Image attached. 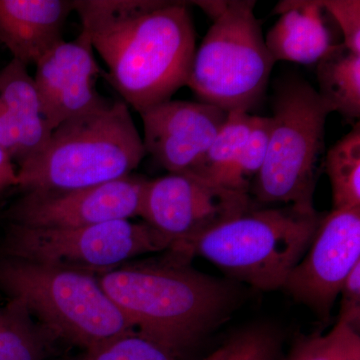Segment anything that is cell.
<instances>
[{"mask_svg":"<svg viewBox=\"0 0 360 360\" xmlns=\"http://www.w3.org/2000/svg\"><path fill=\"white\" fill-rule=\"evenodd\" d=\"M79 360H84V359H79Z\"/></svg>","mask_w":360,"mask_h":360,"instance_id":"31","label":"cell"},{"mask_svg":"<svg viewBox=\"0 0 360 360\" xmlns=\"http://www.w3.org/2000/svg\"><path fill=\"white\" fill-rule=\"evenodd\" d=\"M0 101L20 131V165L41 151L52 134L42 115L34 80L25 63L13 58L0 70Z\"/></svg>","mask_w":360,"mask_h":360,"instance_id":"16","label":"cell"},{"mask_svg":"<svg viewBox=\"0 0 360 360\" xmlns=\"http://www.w3.org/2000/svg\"><path fill=\"white\" fill-rule=\"evenodd\" d=\"M274 129L264 167L250 187L262 205L295 206L316 212L314 194L331 110L309 82L296 75L281 78L272 96Z\"/></svg>","mask_w":360,"mask_h":360,"instance_id":"6","label":"cell"},{"mask_svg":"<svg viewBox=\"0 0 360 360\" xmlns=\"http://www.w3.org/2000/svg\"><path fill=\"white\" fill-rule=\"evenodd\" d=\"M250 194L231 191L191 174H169L148 180L141 214L179 257L193 241L214 227L252 208Z\"/></svg>","mask_w":360,"mask_h":360,"instance_id":"9","label":"cell"},{"mask_svg":"<svg viewBox=\"0 0 360 360\" xmlns=\"http://www.w3.org/2000/svg\"><path fill=\"white\" fill-rule=\"evenodd\" d=\"M321 220L316 212L295 206L252 207L206 232L175 258L188 262L201 257L257 290H279L309 250Z\"/></svg>","mask_w":360,"mask_h":360,"instance_id":"4","label":"cell"},{"mask_svg":"<svg viewBox=\"0 0 360 360\" xmlns=\"http://www.w3.org/2000/svg\"><path fill=\"white\" fill-rule=\"evenodd\" d=\"M338 319L359 329L360 321V264L352 269L342 284Z\"/></svg>","mask_w":360,"mask_h":360,"instance_id":"25","label":"cell"},{"mask_svg":"<svg viewBox=\"0 0 360 360\" xmlns=\"http://www.w3.org/2000/svg\"><path fill=\"white\" fill-rule=\"evenodd\" d=\"M73 11L105 77L134 110L170 101L186 86L196 33L189 2L170 0H75Z\"/></svg>","mask_w":360,"mask_h":360,"instance_id":"1","label":"cell"},{"mask_svg":"<svg viewBox=\"0 0 360 360\" xmlns=\"http://www.w3.org/2000/svg\"><path fill=\"white\" fill-rule=\"evenodd\" d=\"M0 290L52 333L86 350L135 328L86 272L6 257Z\"/></svg>","mask_w":360,"mask_h":360,"instance_id":"5","label":"cell"},{"mask_svg":"<svg viewBox=\"0 0 360 360\" xmlns=\"http://www.w3.org/2000/svg\"><path fill=\"white\" fill-rule=\"evenodd\" d=\"M1 326H2V309H0V335H1Z\"/></svg>","mask_w":360,"mask_h":360,"instance_id":"30","label":"cell"},{"mask_svg":"<svg viewBox=\"0 0 360 360\" xmlns=\"http://www.w3.org/2000/svg\"><path fill=\"white\" fill-rule=\"evenodd\" d=\"M139 115L146 155L169 174L191 172L229 117V112L212 104L172 99Z\"/></svg>","mask_w":360,"mask_h":360,"instance_id":"12","label":"cell"},{"mask_svg":"<svg viewBox=\"0 0 360 360\" xmlns=\"http://www.w3.org/2000/svg\"><path fill=\"white\" fill-rule=\"evenodd\" d=\"M148 179L135 175L72 191H26L9 210L13 224L75 229L139 217Z\"/></svg>","mask_w":360,"mask_h":360,"instance_id":"11","label":"cell"},{"mask_svg":"<svg viewBox=\"0 0 360 360\" xmlns=\"http://www.w3.org/2000/svg\"><path fill=\"white\" fill-rule=\"evenodd\" d=\"M251 116L241 110L229 112L224 127L187 174L222 186L225 175L236 162L250 134Z\"/></svg>","mask_w":360,"mask_h":360,"instance_id":"19","label":"cell"},{"mask_svg":"<svg viewBox=\"0 0 360 360\" xmlns=\"http://www.w3.org/2000/svg\"><path fill=\"white\" fill-rule=\"evenodd\" d=\"M0 149L4 151L14 165H20L22 149L20 131L4 104L0 101Z\"/></svg>","mask_w":360,"mask_h":360,"instance_id":"26","label":"cell"},{"mask_svg":"<svg viewBox=\"0 0 360 360\" xmlns=\"http://www.w3.org/2000/svg\"><path fill=\"white\" fill-rule=\"evenodd\" d=\"M68 0H0V44L13 58L37 65L61 41L68 16Z\"/></svg>","mask_w":360,"mask_h":360,"instance_id":"15","label":"cell"},{"mask_svg":"<svg viewBox=\"0 0 360 360\" xmlns=\"http://www.w3.org/2000/svg\"><path fill=\"white\" fill-rule=\"evenodd\" d=\"M84 360H177L158 341L134 331L123 333L86 350Z\"/></svg>","mask_w":360,"mask_h":360,"instance_id":"22","label":"cell"},{"mask_svg":"<svg viewBox=\"0 0 360 360\" xmlns=\"http://www.w3.org/2000/svg\"><path fill=\"white\" fill-rule=\"evenodd\" d=\"M316 78L317 94L331 112L359 122L360 54L343 44L336 45L317 63Z\"/></svg>","mask_w":360,"mask_h":360,"instance_id":"17","label":"cell"},{"mask_svg":"<svg viewBox=\"0 0 360 360\" xmlns=\"http://www.w3.org/2000/svg\"><path fill=\"white\" fill-rule=\"evenodd\" d=\"M281 347V338L274 329L252 326L231 336L200 360H277Z\"/></svg>","mask_w":360,"mask_h":360,"instance_id":"21","label":"cell"},{"mask_svg":"<svg viewBox=\"0 0 360 360\" xmlns=\"http://www.w3.org/2000/svg\"><path fill=\"white\" fill-rule=\"evenodd\" d=\"M272 129L271 116H251L250 134L236 162L225 175L222 186L250 194L253 180L264 167Z\"/></svg>","mask_w":360,"mask_h":360,"instance_id":"20","label":"cell"},{"mask_svg":"<svg viewBox=\"0 0 360 360\" xmlns=\"http://www.w3.org/2000/svg\"><path fill=\"white\" fill-rule=\"evenodd\" d=\"M98 281L139 333L177 356L225 321L238 300L231 283L175 257L110 270Z\"/></svg>","mask_w":360,"mask_h":360,"instance_id":"2","label":"cell"},{"mask_svg":"<svg viewBox=\"0 0 360 360\" xmlns=\"http://www.w3.org/2000/svg\"><path fill=\"white\" fill-rule=\"evenodd\" d=\"M322 4L340 28L342 44L360 54L359 0H322Z\"/></svg>","mask_w":360,"mask_h":360,"instance_id":"24","label":"cell"},{"mask_svg":"<svg viewBox=\"0 0 360 360\" xmlns=\"http://www.w3.org/2000/svg\"><path fill=\"white\" fill-rule=\"evenodd\" d=\"M13 186H18V168L11 158L0 149V193Z\"/></svg>","mask_w":360,"mask_h":360,"instance_id":"27","label":"cell"},{"mask_svg":"<svg viewBox=\"0 0 360 360\" xmlns=\"http://www.w3.org/2000/svg\"><path fill=\"white\" fill-rule=\"evenodd\" d=\"M34 80L42 115L51 131L71 118L91 110L103 101L96 90L105 77L84 33L61 41L35 65Z\"/></svg>","mask_w":360,"mask_h":360,"instance_id":"13","label":"cell"},{"mask_svg":"<svg viewBox=\"0 0 360 360\" xmlns=\"http://www.w3.org/2000/svg\"><path fill=\"white\" fill-rule=\"evenodd\" d=\"M357 345L359 329L338 319L326 335L300 340L284 360H341Z\"/></svg>","mask_w":360,"mask_h":360,"instance_id":"23","label":"cell"},{"mask_svg":"<svg viewBox=\"0 0 360 360\" xmlns=\"http://www.w3.org/2000/svg\"><path fill=\"white\" fill-rule=\"evenodd\" d=\"M274 13L281 16L264 40L276 63L314 65L342 44L340 28L322 0L281 1Z\"/></svg>","mask_w":360,"mask_h":360,"instance_id":"14","label":"cell"},{"mask_svg":"<svg viewBox=\"0 0 360 360\" xmlns=\"http://www.w3.org/2000/svg\"><path fill=\"white\" fill-rule=\"evenodd\" d=\"M255 6L251 0L229 1L196 49L186 86L201 103L248 112L264 98L276 61Z\"/></svg>","mask_w":360,"mask_h":360,"instance_id":"7","label":"cell"},{"mask_svg":"<svg viewBox=\"0 0 360 360\" xmlns=\"http://www.w3.org/2000/svg\"><path fill=\"white\" fill-rule=\"evenodd\" d=\"M170 248L146 222L115 220L75 229L13 224L4 245L6 257L78 271L105 274L146 253Z\"/></svg>","mask_w":360,"mask_h":360,"instance_id":"8","label":"cell"},{"mask_svg":"<svg viewBox=\"0 0 360 360\" xmlns=\"http://www.w3.org/2000/svg\"><path fill=\"white\" fill-rule=\"evenodd\" d=\"M146 155L129 106L104 98L52 131L41 151L18 167L26 191H65L129 176Z\"/></svg>","mask_w":360,"mask_h":360,"instance_id":"3","label":"cell"},{"mask_svg":"<svg viewBox=\"0 0 360 360\" xmlns=\"http://www.w3.org/2000/svg\"><path fill=\"white\" fill-rule=\"evenodd\" d=\"M326 172L333 191V210L360 208V125L329 149Z\"/></svg>","mask_w":360,"mask_h":360,"instance_id":"18","label":"cell"},{"mask_svg":"<svg viewBox=\"0 0 360 360\" xmlns=\"http://www.w3.org/2000/svg\"><path fill=\"white\" fill-rule=\"evenodd\" d=\"M193 4L194 6L200 7L214 21L224 13L229 1H194Z\"/></svg>","mask_w":360,"mask_h":360,"instance_id":"28","label":"cell"},{"mask_svg":"<svg viewBox=\"0 0 360 360\" xmlns=\"http://www.w3.org/2000/svg\"><path fill=\"white\" fill-rule=\"evenodd\" d=\"M341 360H360V345H355Z\"/></svg>","mask_w":360,"mask_h":360,"instance_id":"29","label":"cell"},{"mask_svg":"<svg viewBox=\"0 0 360 360\" xmlns=\"http://www.w3.org/2000/svg\"><path fill=\"white\" fill-rule=\"evenodd\" d=\"M359 264L360 208L331 210L283 288L328 321L343 283Z\"/></svg>","mask_w":360,"mask_h":360,"instance_id":"10","label":"cell"}]
</instances>
